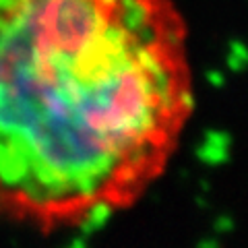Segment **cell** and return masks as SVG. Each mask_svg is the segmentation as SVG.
I'll return each mask as SVG.
<instances>
[{"mask_svg": "<svg viewBox=\"0 0 248 248\" xmlns=\"http://www.w3.org/2000/svg\"><path fill=\"white\" fill-rule=\"evenodd\" d=\"M192 108L176 0H0V219L58 232L128 209Z\"/></svg>", "mask_w": 248, "mask_h": 248, "instance_id": "cell-1", "label": "cell"}]
</instances>
